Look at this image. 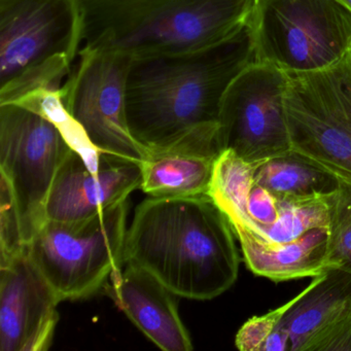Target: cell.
<instances>
[{"instance_id": "6", "label": "cell", "mask_w": 351, "mask_h": 351, "mask_svg": "<svg viewBox=\"0 0 351 351\" xmlns=\"http://www.w3.org/2000/svg\"><path fill=\"white\" fill-rule=\"evenodd\" d=\"M127 201L75 221L47 219L27 245L28 256L60 301L97 293L124 263Z\"/></svg>"}, {"instance_id": "11", "label": "cell", "mask_w": 351, "mask_h": 351, "mask_svg": "<svg viewBox=\"0 0 351 351\" xmlns=\"http://www.w3.org/2000/svg\"><path fill=\"white\" fill-rule=\"evenodd\" d=\"M141 188V164L98 151L92 145L73 147L53 182L46 219H88L125 202Z\"/></svg>"}, {"instance_id": "3", "label": "cell", "mask_w": 351, "mask_h": 351, "mask_svg": "<svg viewBox=\"0 0 351 351\" xmlns=\"http://www.w3.org/2000/svg\"><path fill=\"white\" fill-rule=\"evenodd\" d=\"M81 53L131 57L217 44L250 21L256 0H75Z\"/></svg>"}, {"instance_id": "9", "label": "cell", "mask_w": 351, "mask_h": 351, "mask_svg": "<svg viewBox=\"0 0 351 351\" xmlns=\"http://www.w3.org/2000/svg\"><path fill=\"white\" fill-rule=\"evenodd\" d=\"M289 75L274 65H248L232 82L219 112V152H234L250 163L262 164L291 153L285 91Z\"/></svg>"}, {"instance_id": "15", "label": "cell", "mask_w": 351, "mask_h": 351, "mask_svg": "<svg viewBox=\"0 0 351 351\" xmlns=\"http://www.w3.org/2000/svg\"><path fill=\"white\" fill-rule=\"evenodd\" d=\"M233 231L247 268L274 282L319 276L337 265L328 252V228H318L289 242H275L245 226Z\"/></svg>"}, {"instance_id": "18", "label": "cell", "mask_w": 351, "mask_h": 351, "mask_svg": "<svg viewBox=\"0 0 351 351\" xmlns=\"http://www.w3.org/2000/svg\"><path fill=\"white\" fill-rule=\"evenodd\" d=\"M258 165L245 161L229 149L221 152L215 161L208 195L227 215L232 227L252 228L247 210L248 197Z\"/></svg>"}, {"instance_id": "16", "label": "cell", "mask_w": 351, "mask_h": 351, "mask_svg": "<svg viewBox=\"0 0 351 351\" xmlns=\"http://www.w3.org/2000/svg\"><path fill=\"white\" fill-rule=\"evenodd\" d=\"M219 156L190 147L147 152L141 163V189L158 198L208 195Z\"/></svg>"}, {"instance_id": "13", "label": "cell", "mask_w": 351, "mask_h": 351, "mask_svg": "<svg viewBox=\"0 0 351 351\" xmlns=\"http://www.w3.org/2000/svg\"><path fill=\"white\" fill-rule=\"evenodd\" d=\"M280 326L289 351H351V273L330 269L312 278Z\"/></svg>"}, {"instance_id": "7", "label": "cell", "mask_w": 351, "mask_h": 351, "mask_svg": "<svg viewBox=\"0 0 351 351\" xmlns=\"http://www.w3.org/2000/svg\"><path fill=\"white\" fill-rule=\"evenodd\" d=\"M250 24L256 61L287 73L326 69L351 51V10L340 0H256Z\"/></svg>"}, {"instance_id": "22", "label": "cell", "mask_w": 351, "mask_h": 351, "mask_svg": "<svg viewBox=\"0 0 351 351\" xmlns=\"http://www.w3.org/2000/svg\"><path fill=\"white\" fill-rule=\"evenodd\" d=\"M301 295L302 291L280 307L271 310L263 315L250 318L236 335V347L241 351H263L269 337L274 332L287 310Z\"/></svg>"}, {"instance_id": "8", "label": "cell", "mask_w": 351, "mask_h": 351, "mask_svg": "<svg viewBox=\"0 0 351 351\" xmlns=\"http://www.w3.org/2000/svg\"><path fill=\"white\" fill-rule=\"evenodd\" d=\"M287 75L291 153L351 184V51L326 69Z\"/></svg>"}, {"instance_id": "1", "label": "cell", "mask_w": 351, "mask_h": 351, "mask_svg": "<svg viewBox=\"0 0 351 351\" xmlns=\"http://www.w3.org/2000/svg\"><path fill=\"white\" fill-rule=\"evenodd\" d=\"M250 21L206 48L131 58L125 87L129 131L147 152L190 147L219 155L221 101L256 62Z\"/></svg>"}, {"instance_id": "10", "label": "cell", "mask_w": 351, "mask_h": 351, "mask_svg": "<svg viewBox=\"0 0 351 351\" xmlns=\"http://www.w3.org/2000/svg\"><path fill=\"white\" fill-rule=\"evenodd\" d=\"M130 61L118 53H81L61 90L67 112L98 151L141 164L147 151L131 135L125 112Z\"/></svg>"}, {"instance_id": "23", "label": "cell", "mask_w": 351, "mask_h": 351, "mask_svg": "<svg viewBox=\"0 0 351 351\" xmlns=\"http://www.w3.org/2000/svg\"><path fill=\"white\" fill-rule=\"evenodd\" d=\"M247 210L252 231L273 225L278 219V198L264 186L254 184L248 197Z\"/></svg>"}, {"instance_id": "21", "label": "cell", "mask_w": 351, "mask_h": 351, "mask_svg": "<svg viewBox=\"0 0 351 351\" xmlns=\"http://www.w3.org/2000/svg\"><path fill=\"white\" fill-rule=\"evenodd\" d=\"M0 261L27 250L11 188L0 178Z\"/></svg>"}, {"instance_id": "4", "label": "cell", "mask_w": 351, "mask_h": 351, "mask_svg": "<svg viewBox=\"0 0 351 351\" xmlns=\"http://www.w3.org/2000/svg\"><path fill=\"white\" fill-rule=\"evenodd\" d=\"M27 106L0 104V178L11 188L26 246L47 221L51 188L79 129L62 90L40 91Z\"/></svg>"}, {"instance_id": "20", "label": "cell", "mask_w": 351, "mask_h": 351, "mask_svg": "<svg viewBox=\"0 0 351 351\" xmlns=\"http://www.w3.org/2000/svg\"><path fill=\"white\" fill-rule=\"evenodd\" d=\"M328 252L338 268L351 273V184L340 180L332 197Z\"/></svg>"}, {"instance_id": "12", "label": "cell", "mask_w": 351, "mask_h": 351, "mask_svg": "<svg viewBox=\"0 0 351 351\" xmlns=\"http://www.w3.org/2000/svg\"><path fill=\"white\" fill-rule=\"evenodd\" d=\"M57 293L27 250L0 261V349L46 351L59 320Z\"/></svg>"}, {"instance_id": "14", "label": "cell", "mask_w": 351, "mask_h": 351, "mask_svg": "<svg viewBox=\"0 0 351 351\" xmlns=\"http://www.w3.org/2000/svg\"><path fill=\"white\" fill-rule=\"evenodd\" d=\"M108 295L119 309L162 350H193L174 293L141 267L126 264L112 274Z\"/></svg>"}, {"instance_id": "17", "label": "cell", "mask_w": 351, "mask_h": 351, "mask_svg": "<svg viewBox=\"0 0 351 351\" xmlns=\"http://www.w3.org/2000/svg\"><path fill=\"white\" fill-rule=\"evenodd\" d=\"M254 184L276 197H298L330 194L338 189L339 180L291 152L258 165Z\"/></svg>"}, {"instance_id": "24", "label": "cell", "mask_w": 351, "mask_h": 351, "mask_svg": "<svg viewBox=\"0 0 351 351\" xmlns=\"http://www.w3.org/2000/svg\"><path fill=\"white\" fill-rule=\"evenodd\" d=\"M340 1H342L345 5H347L351 10V0H340Z\"/></svg>"}, {"instance_id": "5", "label": "cell", "mask_w": 351, "mask_h": 351, "mask_svg": "<svg viewBox=\"0 0 351 351\" xmlns=\"http://www.w3.org/2000/svg\"><path fill=\"white\" fill-rule=\"evenodd\" d=\"M80 34L75 0H0V104L62 89Z\"/></svg>"}, {"instance_id": "2", "label": "cell", "mask_w": 351, "mask_h": 351, "mask_svg": "<svg viewBox=\"0 0 351 351\" xmlns=\"http://www.w3.org/2000/svg\"><path fill=\"white\" fill-rule=\"evenodd\" d=\"M235 233L209 195L158 198L137 206L124 263L141 267L176 295L207 301L231 289L239 273Z\"/></svg>"}, {"instance_id": "19", "label": "cell", "mask_w": 351, "mask_h": 351, "mask_svg": "<svg viewBox=\"0 0 351 351\" xmlns=\"http://www.w3.org/2000/svg\"><path fill=\"white\" fill-rule=\"evenodd\" d=\"M330 194L277 197L278 219L273 225L258 228L256 233L275 242H289L318 228H328L332 213Z\"/></svg>"}]
</instances>
